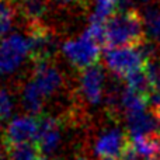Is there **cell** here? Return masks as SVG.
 Instances as JSON below:
<instances>
[{"label": "cell", "instance_id": "cell-4", "mask_svg": "<svg viewBox=\"0 0 160 160\" xmlns=\"http://www.w3.org/2000/svg\"><path fill=\"white\" fill-rule=\"evenodd\" d=\"M28 49L34 65L51 62L56 52V39L53 32L41 22H32L28 28Z\"/></svg>", "mask_w": 160, "mask_h": 160}, {"label": "cell", "instance_id": "cell-3", "mask_svg": "<svg viewBox=\"0 0 160 160\" xmlns=\"http://www.w3.org/2000/svg\"><path fill=\"white\" fill-rule=\"evenodd\" d=\"M100 48H101V45L94 41L84 31L79 38L63 42L62 52L69 59L73 66L84 70L87 68H91L98 63Z\"/></svg>", "mask_w": 160, "mask_h": 160}, {"label": "cell", "instance_id": "cell-5", "mask_svg": "<svg viewBox=\"0 0 160 160\" xmlns=\"http://www.w3.org/2000/svg\"><path fill=\"white\" fill-rule=\"evenodd\" d=\"M30 55L28 41L20 34H11L0 41V76L13 73Z\"/></svg>", "mask_w": 160, "mask_h": 160}, {"label": "cell", "instance_id": "cell-27", "mask_svg": "<svg viewBox=\"0 0 160 160\" xmlns=\"http://www.w3.org/2000/svg\"><path fill=\"white\" fill-rule=\"evenodd\" d=\"M153 160H160V158H158V159H153Z\"/></svg>", "mask_w": 160, "mask_h": 160}, {"label": "cell", "instance_id": "cell-17", "mask_svg": "<svg viewBox=\"0 0 160 160\" xmlns=\"http://www.w3.org/2000/svg\"><path fill=\"white\" fill-rule=\"evenodd\" d=\"M94 3H96V7L90 20L105 22L118 11L119 0H94Z\"/></svg>", "mask_w": 160, "mask_h": 160}, {"label": "cell", "instance_id": "cell-23", "mask_svg": "<svg viewBox=\"0 0 160 160\" xmlns=\"http://www.w3.org/2000/svg\"><path fill=\"white\" fill-rule=\"evenodd\" d=\"M37 160H51V159H49V156H45V155H42V156H39V158L37 159Z\"/></svg>", "mask_w": 160, "mask_h": 160}, {"label": "cell", "instance_id": "cell-24", "mask_svg": "<svg viewBox=\"0 0 160 160\" xmlns=\"http://www.w3.org/2000/svg\"><path fill=\"white\" fill-rule=\"evenodd\" d=\"M131 2H141V3H149L152 0H131Z\"/></svg>", "mask_w": 160, "mask_h": 160}, {"label": "cell", "instance_id": "cell-14", "mask_svg": "<svg viewBox=\"0 0 160 160\" xmlns=\"http://www.w3.org/2000/svg\"><path fill=\"white\" fill-rule=\"evenodd\" d=\"M21 98H22V105H24L27 112H30L31 115H38L41 112L45 98L31 80L22 88Z\"/></svg>", "mask_w": 160, "mask_h": 160}, {"label": "cell", "instance_id": "cell-1", "mask_svg": "<svg viewBox=\"0 0 160 160\" xmlns=\"http://www.w3.org/2000/svg\"><path fill=\"white\" fill-rule=\"evenodd\" d=\"M143 42L145 21L135 8L117 13L105 21V49L139 47Z\"/></svg>", "mask_w": 160, "mask_h": 160}, {"label": "cell", "instance_id": "cell-9", "mask_svg": "<svg viewBox=\"0 0 160 160\" xmlns=\"http://www.w3.org/2000/svg\"><path fill=\"white\" fill-rule=\"evenodd\" d=\"M31 82L37 86L44 98H48L52 94H55L63 84L62 75L51 62L38 63L34 68V75Z\"/></svg>", "mask_w": 160, "mask_h": 160}, {"label": "cell", "instance_id": "cell-6", "mask_svg": "<svg viewBox=\"0 0 160 160\" xmlns=\"http://www.w3.org/2000/svg\"><path fill=\"white\" fill-rule=\"evenodd\" d=\"M39 122L38 118L32 115H20L13 118L8 122L4 133H3V143L4 146L11 145L35 142L38 136Z\"/></svg>", "mask_w": 160, "mask_h": 160}, {"label": "cell", "instance_id": "cell-2", "mask_svg": "<svg viewBox=\"0 0 160 160\" xmlns=\"http://www.w3.org/2000/svg\"><path fill=\"white\" fill-rule=\"evenodd\" d=\"M107 68L115 76L127 78L128 75L141 70L146 65V58L139 47H122L107 48L104 53Z\"/></svg>", "mask_w": 160, "mask_h": 160}, {"label": "cell", "instance_id": "cell-18", "mask_svg": "<svg viewBox=\"0 0 160 160\" xmlns=\"http://www.w3.org/2000/svg\"><path fill=\"white\" fill-rule=\"evenodd\" d=\"M143 21L148 34L160 42V10L156 7H149L145 13Z\"/></svg>", "mask_w": 160, "mask_h": 160}, {"label": "cell", "instance_id": "cell-10", "mask_svg": "<svg viewBox=\"0 0 160 160\" xmlns=\"http://www.w3.org/2000/svg\"><path fill=\"white\" fill-rule=\"evenodd\" d=\"M38 136L35 143L45 156H49L55 152L61 145V124L53 117H39Z\"/></svg>", "mask_w": 160, "mask_h": 160}, {"label": "cell", "instance_id": "cell-7", "mask_svg": "<svg viewBox=\"0 0 160 160\" xmlns=\"http://www.w3.org/2000/svg\"><path fill=\"white\" fill-rule=\"evenodd\" d=\"M129 146V136L118 128L102 132L94 143V153L101 160H119Z\"/></svg>", "mask_w": 160, "mask_h": 160}, {"label": "cell", "instance_id": "cell-16", "mask_svg": "<svg viewBox=\"0 0 160 160\" xmlns=\"http://www.w3.org/2000/svg\"><path fill=\"white\" fill-rule=\"evenodd\" d=\"M124 80H125V83H127V87L136 91V93L148 96V94L152 91L150 82H149V79H148L146 72H145V68L141 70H136V72L131 73V75H128Z\"/></svg>", "mask_w": 160, "mask_h": 160}, {"label": "cell", "instance_id": "cell-8", "mask_svg": "<svg viewBox=\"0 0 160 160\" xmlns=\"http://www.w3.org/2000/svg\"><path fill=\"white\" fill-rule=\"evenodd\" d=\"M104 90V70L100 63L82 70L80 76V91L83 98L88 104H98L102 98Z\"/></svg>", "mask_w": 160, "mask_h": 160}, {"label": "cell", "instance_id": "cell-19", "mask_svg": "<svg viewBox=\"0 0 160 160\" xmlns=\"http://www.w3.org/2000/svg\"><path fill=\"white\" fill-rule=\"evenodd\" d=\"M13 112V98L6 88H0V122L8 119Z\"/></svg>", "mask_w": 160, "mask_h": 160}, {"label": "cell", "instance_id": "cell-22", "mask_svg": "<svg viewBox=\"0 0 160 160\" xmlns=\"http://www.w3.org/2000/svg\"><path fill=\"white\" fill-rule=\"evenodd\" d=\"M153 112H155V114H156V115H158V118L160 119V105H159V107H158V108H156V110H153Z\"/></svg>", "mask_w": 160, "mask_h": 160}, {"label": "cell", "instance_id": "cell-26", "mask_svg": "<svg viewBox=\"0 0 160 160\" xmlns=\"http://www.w3.org/2000/svg\"><path fill=\"white\" fill-rule=\"evenodd\" d=\"M0 160H6V159H4V156H3V158H0Z\"/></svg>", "mask_w": 160, "mask_h": 160}, {"label": "cell", "instance_id": "cell-12", "mask_svg": "<svg viewBox=\"0 0 160 160\" xmlns=\"http://www.w3.org/2000/svg\"><path fill=\"white\" fill-rule=\"evenodd\" d=\"M14 4L22 14V17L30 21V24H32L39 22V20L45 16L49 0H14Z\"/></svg>", "mask_w": 160, "mask_h": 160}, {"label": "cell", "instance_id": "cell-21", "mask_svg": "<svg viewBox=\"0 0 160 160\" xmlns=\"http://www.w3.org/2000/svg\"><path fill=\"white\" fill-rule=\"evenodd\" d=\"M56 3H61V4H70V3H78L79 0H55Z\"/></svg>", "mask_w": 160, "mask_h": 160}, {"label": "cell", "instance_id": "cell-13", "mask_svg": "<svg viewBox=\"0 0 160 160\" xmlns=\"http://www.w3.org/2000/svg\"><path fill=\"white\" fill-rule=\"evenodd\" d=\"M119 105L125 111V115L142 112V111H146V107L149 105L148 104V96L136 93V91L127 87L119 97Z\"/></svg>", "mask_w": 160, "mask_h": 160}, {"label": "cell", "instance_id": "cell-25", "mask_svg": "<svg viewBox=\"0 0 160 160\" xmlns=\"http://www.w3.org/2000/svg\"><path fill=\"white\" fill-rule=\"evenodd\" d=\"M72 160H88V159H86V158H76V159H72Z\"/></svg>", "mask_w": 160, "mask_h": 160}, {"label": "cell", "instance_id": "cell-15", "mask_svg": "<svg viewBox=\"0 0 160 160\" xmlns=\"http://www.w3.org/2000/svg\"><path fill=\"white\" fill-rule=\"evenodd\" d=\"M39 152L41 150L35 142L6 146V156L8 160H37L39 158Z\"/></svg>", "mask_w": 160, "mask_h": 160}, {"label": "cell", "instance_id": "cell-20", "mask_svg": "<svg viewBox=\"0 0 160 160\" xmlns=\"http://www.w3.org/2000/svg\"><path fill=\"white\" fill-rule=\"evenodd\" d=\"M11 24H13V18H8V17L0 16V38H2V37H4L6 34L10 31Z\"/></svg>", "mask_w": 160, "mask_h": 160}, {"label": "cell", "instance_id": "cell-11", "mask_svg": "<svg viewBox=\"0 0 160 160\" xmlns=\"http://www.w3.org/2000/svg\"><path fill=\"white\" fill-rule=\"evenodd\" d=\"M125 117H127V128L129 139L156 135L160 132V119L155 112L142 111V112L128 114Z\"/></svg>", "mask_w": 160, "mask_h": 160}]
</instances>
